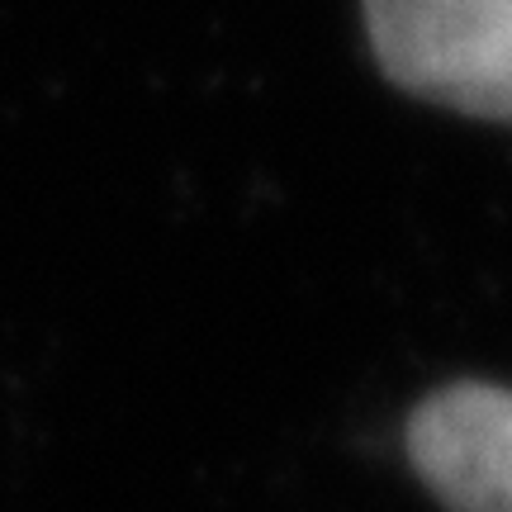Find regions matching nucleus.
I'll use <instances>...</instances> for the list:
<instances>
[{
    "label": "nucleus",
    "instance_id": "nucleus-2",
    "mask_svg": "<svg viewBox=\"0 0 512 512\" xmlns=\"http://www.w3.org/2000/svg\"><path fill=\"white\" fill-rule=\"evenodd\" d=\"M418 479L451 512H512V389L460 380L413 408L403 432Z\"/></svg>",
    "mask_w": 512,
    "mask_h": 512
},
{
    "label": "nucleus",
    "instance_id": "nucleus-1",
    "mask_svg": "<svg viewBox=\"0 0 512 512\" xmlns=\"http://www.w3.org/2000/svg\"><path fill=\"white\" fill-rule=\"evenodd\" d=\"M366 34L399 91L512 119V0H366Z\"/></svg>",
    "mask_w": 512,
    "mask_h": 512
}]
</instances>
